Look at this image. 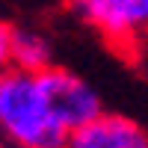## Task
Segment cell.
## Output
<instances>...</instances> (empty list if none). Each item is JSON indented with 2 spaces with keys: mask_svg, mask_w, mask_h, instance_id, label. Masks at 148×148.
I'll return each mask as SVG.
<instances>
[{
  "mask_svg": "<svg viewBox=\"0 0 148 148\" xmlns=\"http://www.w3.org/2000/svg\"><path fill=\"white\" fill-rule=\"evenodd\" d=\"M0 136L12 148L68 145V130L53 119L39 80L12 68L0 74Z\"/></svg>",
  "mask_w": 148,
  "mask_h": 148,
  "instance_id": "1",
  "label": "cell"
},
{
  "mask_svg": "<svg viewBox=\"0 0 148 148\" xmlns=\"http://www.w3.org/2000/svg\"><path fill=\"white\" fill-rule=\"evenodd\" d=\"M42 92L51 104V113L53 119L68 130V136L77 127L89 125L92 119H98L104 113V104H101V95L95 92L92 83H86L80 74H74L68 68H47L42 74H36Z\"/></svg>",
  "mask_w": 148,
  "mask_h": 148,
  "instance_id": "2",
  "label": "cell"
},
{
  "mask_svg": "<svg viewBox=\"0 0 148 148\" xmlns=\"http://www.w3.org/2000/svg\"><path fill=\"white\" fill-rule=\"evenodd\" d=\"M68 12L110 42H130L148 30V0H68Z\"/></svg>",
  "mask_w": 148,
  "mask_h": 148,
  "instance_id": "3",
  "label": "cell"
},
{
  "mask_svg": "<svg viewBox=\"0 0 148 148\" xmlns=\"http://www.w3.org/2000/svg\"><path fill=\"white\" fill-rule=\"evenodd\" d=\"M65 148H148V130L127 116L101 113L74 130Z\"/></svg>",
  "mask_w": 148,
  "mask_h": 148,
  "instance_id": "4",
  "label": "cell"
},
{
  "mask_svg": "<svg viewBox=\"0 0 148 148\" xmlns=\"http://www.w3.org/2000/svg\"><path fill=\"white\" fill-rule=\"evenodd\" d=\"M9 62L12 71L21 74H42L47 68H53V39L39 27L30 24H18L12 27V39H9Z\"/></svg>",
  "mask_w": 148,
  "mask_h": 148,
  "instance_id": "5",
  "label": "cell"
},
{
  "mask_svg": "<svg viewBox=\"0 0 148 148\" xmlns=\"http://www.w3.org/2000/svg\"><path fill=\"white\" fill-rule=\"evenodd\" d=\"M9 39H12V24H6L0 18V74H6L12 68V62H9Z\"/></svg>",
  "mask_w": 148,
  "mask_h": 148,
  "instance_id": "6",
  "label": "cell"
}]
</instances>
